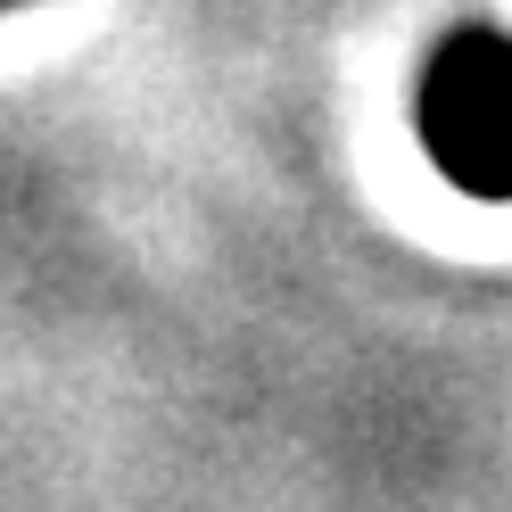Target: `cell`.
Wrapping results in <instances>:
<instances>
[{"label":"cell","mask_w":512,"mask_h":512,"mask_svg":"<svg viewBox=\"0 0 512 512\" xmlns=\"http://www.w3.org/2000/svg\"><path fill=\"white\" fill-rule=\"evenodd\" d=\"M422 141L479 199H512V42L471 25L430 58Z\"/></svg>","instance_id":"6da1fadb"}]
</instances>
